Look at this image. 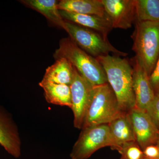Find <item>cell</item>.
Here are the masks:
<instances>
[{"mask_svg":"<svg viewBox=\"0 0 159 159\" xmlns=\"http://www.w3.org/2000/svg\"><path fill=\"white\" fill-rule=\"evenodd\" d=\"M106 74L122 111L128 113L135 107L133 87V67L128 60L115 55L97 57Z\"/></svg>","mask_w":159,"mask_h":159,"instance_id":"6da1fadb","label":"cell"},{"mask_svg":"<svg viewBox=\"0 0 159 159\" xmlns=\"http://www.w3.org/2000/svg\"><path fill=\"white\" fill-rule=\"evenodd\" d=\"M55 59L68 60L77 72L93 86L108 83L101 64L95 58L80 49L70 38L62 39L54 54Z\"/></svg>","mask_w":159,"mask_h":159,"instance_id":"7a4b0ae2","label":"cell"},{"mask_svg":"<svg viewBox=\"0 0 159 159\" xmlns=\"http://www.w3.org/2000/svg\"><path fill=\"white\" fill-rule=\"evenodd\" d=\"M131 37L135 57L149 76L159 57V22H135Z\"/></svg>","mask_w":159,"mask_h":159,"instance_id":"3957f363","label":"cell"},{"mask_svg":"<svg viewBox=\"0 0 159 159\" xmlns=\"http://www.w3.org/2000/svg\"><path fill=\"white\" fill-rule=\"evenodd\" d=\"M126 113L122 111L108 83L94 86V95L82 128L108 124Z\"/></svg>","mask_w":159,"mask_h":159,"instance_id":"277c9868","label":"cell"},{"mask_svg":"<svg viewBox=\"0 0 159 159\" xmlns=\"http://www.w3.org/2000/svg\"><path fill=\"white\" fill-rule=\"evenodd\" d=\"M63 29L78 47L95 58L110 54L119 57H125L128 55L116 48L107 38L97 31L66 20Z\"/></svg>","mask_w":159,"mask_h":159,"instance_id":"5b68a950","label":"cell"},{"mask_svg":"<svg viewBox=\"0 0 159 159\" xmlns=\"http://www.w3.org/2000/svg\"><path fill=\"white\" fill-rule=\"evenodd\" d=\"M108 124L81 129L70 153L71 159H88L100 148L111 147Z\"/></svg>","mask_w":159,"mask_h":159,"instance_id":"8992f818","label":"cell"},{"mask_svg":"<svg viewBox=\"0 0 159 159\" xmlns=\"http://www.w3.org/2000/svg\"><path fill=\"white\" fill-rule=\"evenodd\" d=\"M70 88L72 96L71 109L74 114V127L81 129L93 97L94 86L75 69L74 79Z\"/></svg>","mask_w":159,"mask_h":159,"instance_id":"52a82bcc","label":"cell"},{"mask_svg":"<svg viewBox=\"0 0 159 159\" xmlns=\"http://www.w3.org/2000/svg\"><path fill=\"white\" fill-rule=\"evenodd\" d=\"M128 113L136 142L142 150L148 145H157L159 139V130L146 111L134 107Z\"/></svg>","mask_w":159,"mask_h":159,"instance_id":"ba28073f","label":"cell"},{"mask_svg":"<svg viewBox=\"0 0 159 159\" xmlns=\"http://www.w3.org/2000/svg\"><path fill=\"white\" fill-rule=\"evenodd\" d=\"M113 29L126 30L135 21V0H101Z\"/></svg>","mask_w":159,"mask_h":159,"instance_id":"9c48e42d","label":"cell"},{"mask_svg":"<svg viewBox=\"0 0 159 159\" xmlns=\"http://www.w3.org/2000/svg\"><path fill=\"white\" fill-rule=\"evenodd\" d=\"M132 67L135 107L146 111L156 95L149 81V76L135 57L133 59Z\"/></svg>","mask_w":159,"mask_h":159,"instance_id":"30bf717a","label":"cell"},{"mask_svg":"<svg viewBox=\"0 0 159 159\" xmlns=\"http://www.w3.org/2000/svg\"><path fill=\"white\" fill-rule=\"evenodd\" d=\"M0 145L12 157L21 154V141L16 123L4 109L0 107Z\"/></svg>","mask_w":159,"mask_h":159,"instance_id":"8fae6325","label":"cell"},{"mask_svg":"<svg viewBox=\"0 0 159 159\" xmlns=\"http://www.w3.org/2000/svg\"><path fill=\"white\" fill-rule=\"evenodd\" d=\"M112 150L119 151L125 143L136 142L135 135L128 113L108 124Z\"/></svg>","mask_w":159,"mask_h":159,"instance_id":"7c38bea8","label":"cell"},{"mask_svg":"<svg viewBox=\"0 0 159 159\" xmlns=\"http://www.w3.org/2000/svg\"><path fill=\"white\" fill-rule=\"evenodd\" d=\"M59 11L61 17L65 20L97 31L105 38H107L109 33L113 29L108 17L78 14L63 10Z\"/></svg>","mask_w":159,"mask_h":159,"instance_id":"4fadbf2b","label":"cell"},{"mask_svg":"<svg viewBox=\"0 0 159 159\" xmlns=\"http://www.w3.org/2000/svg\"><path fill=\"white\" fill-rule=\"evenodd\" d=\"M57 8L59 10L78 14L108 17L101 0H61L58 2Z\"/></svg>","mask_w":159,"mask_h":159,"instance_id":"5bb4252c","label":"cell"},{"mask_svg":"<svg viewBox=\"0 0 159 159\" xmlns=\"http://www.w3.org/2000/svg\"><path fill=\"white\" fill-rule=\"evenodd\" d=\"M75 68L64 57L56 59L54 64L47 69L43 80L53 83L70 86L73 82Z\"/></svg>","mask_w":159,"mask_h":159,"instance_id":"9a60e30c","label":"cell"},{"mask_svg":"<svg viewBox=\"0 0 159 159\" xmlns=\"http://www.w3.org/2000/svg\"><path fill=\"white\" fill-rule=\"evenodd\" d=\"M39 85L43 89L47 102L54 105L72 107V96L70 86L53 83L42 80Z\"/></svg>","mask_w":159,"mask_h":159,"instance_id":"2e32d148","label":"cell"},{"mask_svg":"<svg viewBox=\"0 0 159 159\" xmlns=\"http://www.w3.org/2000/svg\"><path fill=\"white\" fill-rule=\"evenodd\" d=\"M20 2L43 15L50 22L63 29L65 20L61 15L56 0H22Z\"/></svg>","mask_w":159,"mask_h":159,"instance_id":"e0dca14e","label":"cell"},{"mask_svg":"<svg viewBox=\"0 0 159 159\" xmlns=\"http://www.w3.org/2000/svg\"><path fill=\"white\" fill-rule=\"evenodd\" d=\"M135 22H159V0H135Z\"/></svg>","mask_w":159,"mask_h":159,"instance_id":"ac0fdd59","label":"cell"},{"mask_svg":"<svg viewBox=\"0 0 159 159\" xmlns=\"http://www.w3.org/2000/svg\"><path fill=\"white\" fill-rule=\"evenodd\" d=\"M118 152L121 154L120 159H143L144 157L143 151L136 142L125 143Z\"/></svg>","mask_w":159,"mask_h":159,"instance_id":"d6986e66","label":"cell"},{"mask_svg":"<svg viewBox=\"0 0 159 159\" xmlns=\"http://www.w3.org/2000/svg\"><path fill=\"white\" fill-rule=\"evenodd\" d=\"M146 111L159 130V95L155 96Z\"/></svg>","mask_w":159,"mask_h":159,"instance_id":"ffe728a7","label":"cell"},{"mask_svg":"<svg viewBox=\"0 0 159 159\" xmlns=\"http://www.w3.org/2000/svg\"><path fill=\"white\" fill-rule=\"evenodd\" d=\"M149 81L156 96L159 95V57L152 73L149 76Z\"/></svg>","mask_w":159,"mask_h":159,"instance_id":"44dd1931","label":"cell"},{"mask_svg":"<svg viewBox=\"0 0 159 159\" xmlns=\"http://www.w3.org/2000/svg\"><path fill=\"white\" fill-rule=\"evenodd\" d=\"M142 151L145 158L150 159H159V148L157 145H148Z\"/></svg>","mask_w":159,"mask_h":159,"instance_id":"7402d4cb","label":"cell"},{"mask_svg":"<svg viewBox=\"0 0 159 159\" xmlns=\"http://www.w3.org/2000/svg\"><path fill=\"white\" fill-rule=\"evenodd\" d=\"M157 145L158 146V147L159 148V139L157 143Z\"/></svg>","mask_w":159,"mask_h":159,"instance_id":"603a6c76","label":"cell"},{"mask_svg":"<svg viewBox=\"0 0 159 159\" xmlns=\"http://www.w3.org/2000/svg\"><path fill=\"white\" fill-rule=\"evenodd\" d=\"M143 159H150L147 158H145V157H144L143 158Z\"/></svg>","mask_w":159,"mask_h":159,"instance_id":"cb8c5ba5","label":"cell"}]
</instances>
